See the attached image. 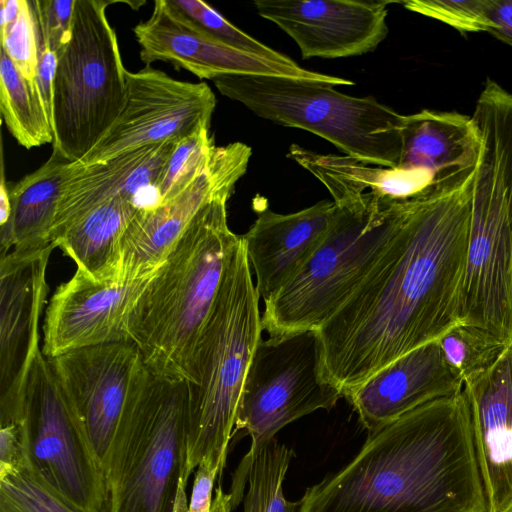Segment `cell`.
<instances>
[{
  "label": "cell",
  "instance_id": "1",
  "mask_svg": "<svg viewBox=\"0 0 512 512\" xmlns=\"http://www.w3.org/2000/svg\"><path fill=\"white\" fill-rule=\"evenodd\" d=\"M474 171L411 198L379 260L318 330L324 374L343 397L460 323Z\"/></svg>",
  "mask_w": 512,
  "mask_h": 512
},
{
  "label": "cell",
  "instance_id": "2",
  "mask_svg": "<svg viewBox=\"0 0 512 512\" xmlns=\"http://www.w3.org/2000/svg\"><path fill=\"white\" fill-rule=\"evenodd\" d=\"M299 502V512H488L464 389L369 435Z\"/></svg>",
  "mask_w": 512,
  "mask_h": 512
},
{
  "label": "cell",
  "instance_id": "3",
  "mask_svg": "<svg viewBox=\"0 0 512 512\" xmlns=\"http://www.w3.org/2000/svg\"><path fill=\"white\" fill-rule=\"evenodd\" d=\"M230 197H217L195 215L133 309L130 342L157 378L191 381L197 343L240 238L228 226Z\"/></svg>",
  "mask_w": 512,
  "mask_h": 512
},
{
  "label": "cell",
  "instance_id": "4",
  "mask_svg": "<svg viewBox=\"0 0 512 512\" xmlns=\"http://www.w3.org/2000/svg\"><path fill=\"white\" fill-rule=\"evenodd\" d=\"M471 118L480 148L459 322L512 344V94L487 79Z\"/></svg>",
  "mask_w": 512,
  "mask_h": 512
},
{
  "label": "cell",
  "instance_id": "5",
  "mask_svg": "<svg viewBox=\"0 0 512 512\" xmlns=\"http://www.w3.org/2000/svg\"><path fill=\"white\" fill-rule=\"evenodd\" d=\"M260 297L240 236L197 343L187 383L184 481L201 461L223 470L249 365L262 339Z\"/></svg>",
  "mask_w": 512,
  "mask_h": 512
},
{
  "label": "cell",
  "instance_id": "6",
  "mask_svg": "<svg viewBox=\"0 0 512 512\" xmlns=\"http://www.w3.org/2000/svg\"><path fill=\"white\" fill-rule=\"evenodd\" d=\"M411 198L398 200L367 191L353 201L335 204L332 222L315 251L264 302L263 330L268 335L319 330L379 260Z\"/></svg>",
  "mask_w": 512,
  "mask_h": 512
},
{
  "label": "cell",
  "instance_id": "7",
  "mask_svg": "<svg viewBox=\"0 0 512 512\" xmlns=\"http://www.w3.org/2000/svg\"><path fill=\"white\" fill-rule=\"evenodd\" d=\"M212 81L222 95L261 118L309 131L364 163L399 167L404 115L372 96L282 76L222 75Z\"/></svg>",
  "mask_w": 512,
  "mask_h": 512
},
{
  "label": "cell",
  "instance_id": "8",
  "mask_svg": "<svg viewBox=\"0 0 512 512\" xmlns=\"http://www.w3.org/2000/svg\"><path fill=\"white\" fill-rule=\"evenodd\" d=\"M186 382L148 375L123 416L103 468V512H174L184 481Z\"/></svg>",
  "mask_w": 512,
  "mask_h": 512
},
{
  "label": "cell",
  "instance_id": "9",
  "mask_svg": "<svg viewBox=\"0 0 512 512\" xmlns=\"http://www.w3.org/2000/svg\"><path fill=\"white\" fill-rule=\"evenodd\" d=\"M111 1L75 0L70 39L52 82L53 150L83 158L106 134L126 101V73L106 17Z\"/></svg>",
  "mask_w": 512,
  "mask_h": 512
},
{
  "label": "cell",
  "instance_id": "10",
  "mask_svg": "<svg viewBox=\"0 0 512 512\" xmlns=\"http://www.w3.org/2000/svg\"><path fill=\"white\" fill-rule=\"evenodd\" d=\"M318 330H300L261 339L242 389L234 432L245 429L251 446L240 461L231 486L236 508L254 458L287 424L316 410H331L343 397L323 369ZM233 432V433H234Z\"/></svg>",
  "mask_w": 512,
  "mask_h": 512
},
{
  "label": "cell",
  "instance_id": "11",
  "mask_svg": "<svg viewBox=\"0 0 512 512\" xmlns=\"http://www.w3.org/2000/svg\"><path fill=\"white\" fill-rule=\"evenodd\" d=\"M30 470L79 512H103V471L48 358H34L22 396Z\"/></svg>",
  "mask_w": 512,
  "mask_h": 512
},
{
  "label": "cell",
  "instance_id": "12",
  "mask_svg": "<svg viewBox=\"0 0 512 512\" xmlns=\"http://www.w3.org/2000/svg\"><path fill=\"white\" fill-rule=\"evenodd\" d=\"M59 389L103 471L132 398L150 374L130 342L72 350L48 358Z\"/></svg>",
  "mask_w": 512,
  "mask_h": 512
},
{
  "label": "cell",
  "instance_id": "13",
  "mask_svg": "<svg viewBox=\"0 0 512 512\" xmlns=\"http://www.w3.org/2000/svg\"><path fill=\"white\" fill-rule=\"evenodd\" d=\"M126 101L118 118L79 161L89 166L143 146L181 140L209 127L216 98L205 83L174 79L146 66L126 73Z\"/></svg>",
  "mask_w": 512,
  "mask_h": 512
},
{
  "label": "cell",
  "instance_id": "14",
  "mask_svg": "<svg viewBox=\"0 0 512 512\" xmlns=\"http://www.w3.org/2000/svg\"><path fill=\"white\" fill-rule=\"evenodd\" d=\"M251 154V148L241 142L215 146L180 192L164 202L140 208L121 238L119 278L155 274L195 215L217 197L233 194Z\"/></svg>",
  "mask_w": 512,
  "mask_h": 512
},
{
  "label": "cell",
  "instance_id": "15",
  "mask_svg": "<svg viewBox=\"0 0 512 512\" xmlns=\"http://www.w3.org/2000/svg\"><path fill=\"white\" fill-rule=\"evenodd\" d=\"M54 244L0 258V425L22 422V396L40 347L46 272Z\"/></svg>",
  "mask_w": 512,
  "mask_h": 512
},
{
  "label": "cell",
  "instance_id": "16",
  "mask_svg": "<svg viewBox=\"0 0 512 512\" xmlns=\"http://www.w3.org/2000/svg\"><path fill=\"white\" fill-rule=\"evenodd\" d=\"M141 47L140 58L150 66L169 62L200 79L222 75H268L313 80L333 86L353 85L337 76L302 68L296 62L284 64L234 49L196 27L168 0H156L150 17L133 29Z\"/></svg>",
  "mask_w": 512,
  "mask_h": 512
},
{
  "label": "cell",
  "instance_id": "17",
  "mask_svg": "<svg viewBox=\"0 0 512 512\" xmlns=\"http://www.w3.org/2000/svg\"><path fill=\"white\" fill-rule=\"evenodd\" d=\"M153 276L95 282L76 271L57 288L45 310L43 354L53 358L80 348L130 342L131 314Z\"/></svg>",
  "mask_w": 512,
  "mask_h": 512
},
{
  "label": "cell",
  "instance_id": "18",
  "mask_svg": "<svg viewBox=\"0 0 512 512\" xmlns=\"http://www.w3.org/2000/svg\"><path fill=\"white\" fill-rule=\"evenodd\" d=\"M394 1L255 0L258 15L290 36L303 59L345 58L374 51L388 35Z\"/></svg>",
  "mask_w": 512,
  "mask_h": 512
},
{
  "label": "cell",
  "instance_id": "19",
  "mask_svg": "<svg viewBox=\"0 0 512 512\" xmlns=\"http://www.w3.org/2000/svg\"><path fill=\"white\" fill-rule=\"evenodd\" d=\"M463 388L464 383L447 365L437 340L393 360L344 397L372 435L406 413Z\"/></svg>",
  "mask_w": 512,
  "mask_h": 512
},
{
  "label": "cell",
  "instance_id": "20",
  "mask_svg": "<svg viewBox=\"0 0 512 512\" xmlns=\"http://www.w3.org/2000/svg\"><path fill=\"white\" fill-rule=\"evenodd\" d=\"M488 512L512 508V345L464 384Z\"/></svg>",
  "mask_w": 512,
  "mask_h": 512
},
{
  "label": "cell",
  "instance_id": "21",
  "mask_svg": "<svg viewBox=\"0 0 512 512\" xmlns=\"http://www.w3.org/2000/svg\"><path fill=\"white\" fill-rule=\"evenodd\" d=\"M336 211L322 200L300 211L280 214L268 207L242 236L259 297L272 298L305 264L327 232Z\"/></svg>",
  "mask_w": 512,
  "mask_h": 512
},
{
  "label": "cell",
  "instance_id": "22",
  "mask_svg": "<svg viewBox=\"0 0 512 512\" xmlns=\"http://www.w3.org/2000/svg\"><path fill=\"white\" fill-rule=\"evenodd\" d=\"M177 140L147 145L89 166L70 162L51 232V242L69 226L99 205L122 196L133 200L149 187H155L159 175L177 144ZM139 206V205H138Z\"/></svg>",
  "mask_w": 512,
  "mask_h": 512
},
{
  "label": "cell",
  "instance_id": "23",
  "mask_svg": "<svg viewBox=\"0 0 512 512\" xmlns=\"http://www.w3.org/2000/svg\"><path fill=\"white\" fill-rule=\"evenodd\" d=\"M480 138L471 117L424 109L404 115L398 168L423 170L445 180L475 168Z\"/></svg>",
  "mask_w": 512,
  "mask_h": 512
},
{
  "label": "cell",
  "instance_id": "24",
  "mask_svg": "<svg viewBox=\"0 0 512 512\" xmlns=\"http://www.w3.org/2000/svg\"><path fill=\"white\" fill-rule=\"evenodd\" d=\"M288 157L317 178L335 204L355 200L367 191L408 199L442 181L428 171L371 165L348 155L321 154L297 144L290 146Z\"/></svg>",
  "mask_w": 512,
  "mask_h": 512
},
{
  "label": "cell",
  "instance_id": "25",
  "mask_svg": "<svg viewBox=\"0 0 512 512\" xmlns=\"http://www.w3.org/2000/svg\"><path fill=\"white\" fill-rule=\"evenodd\" d=\"M69 173L70 162L53 150L38 169L8 188L11 213L0 229L1 256L53 244L51 232Z\"/></svg>",
  "mask_w": 512,
  "mask_h": 512
},
{
  "label": "cell",
  "instance_id": "26",
  "mask_svg": "<svg viewBox=\"0 0 512 512\" xmlns=\"http://www.w3.org/2000/svg\"><path fill=\"white\" fill-rule=\"evenodd\" d=\"M140 207L116 197L94 208L59 235L54 245L76 264V271L95 282L121 280V238Z\"/></svg>",
  "mask_w": 512,
  "mask_h": 512
},
{
  "label": "cell",
  "instance_id": "27",
  "mask_svg": "<svg viewBox=\"0 0 512 512\" xmlns=\"http://www.w3.org/2000/svg\"><path fill=\"white\" fill-rule=\"evenodd\" d=\"M0 111L3 122L26 149L54 142L51 114L37 82L25 78L0 49Z\"/></svg>",
  "mask_w": 512,
  "mask_h": 512
},
{
  "label": "cell",
  "instance_id": "28",
  "mask_svg": "<svg viewBox=\"0 0 512 512\" xmlns=\"http://www.w3.org/2000/svg\"><path fill=\"white\" fill-rule=\"evenodd\" d=\"M295 453L274 438L254 458L248 474L244 512H299L300 502L285 499L282 484Z\"/></svg>",
  "mask_w": 512,
  "mask_h": 512
},
{
  "label": "cell",
  "instance_id": "29",
  "mask_svg": "<svg viewBox=\"0 0 512 512\" xmlns=\"http://www.w3.org/2000/svg\"><path fill=\"white\" fill-rule=\"evenodd\" d=\"M449 368L465 384L491 368L512 344L481 327L458 323L438 339Z\"/></svg>",
  "mask_w": 512,
  "mask_h": 512
},
{
  "label": "cell",
  "instance_id": "30",
  "mask_svg": "<svg viewBox=\"0 0 512 512\" xmlns=\"http://www.w3.org/2000/svg\"><path fill=\"white\" fill-rule=\"evenodd\" d=\"M1 48L18 71L37 82V27L29 0H1Z\"/></svg>",
  "mask_w": 512,
  "mask_h": 512
},
{
  "label": "cell",
  "instance_id": "31",
  "mask_svg": "<svg viewBox=\"0 0 512 512\" xmlns=\"http://www.w3.org/2000/svg\"><path fill=\"white\" fill-rule=\"evenodd\" d=\"M168 1L196 27L234 49L284 64L295 62L240 30L201 0Z\"/></svg>",
  "mask_w": 512,
  "mask_h": 512
},
{
  "label": "cell",
  "instance_id": "32",
  "mask_svg": "<svg viewBox=\"0 0 512 512\" xmlns=\"http://www.w3.org/2000/svg\"><path fill=\"white\" fill-rule=\"evenodd\" d=\"M215 146L214 139L209 134V127L201 128L179 140L155 184L157 203L168 200L187 186L200 171Z\"/></svg>",
  "mask_w": 512,
  "mask_h": 512
},
{
  "label": "cell",
  "instance_id": "33",
  "mask_svg": "<svg viewBox=\"0 0 512 512\" xmlns=\"http://www.w3.org/2000/svg\"><path fill=\"white\" fill-rule=\"evenodd\" d=\"M0 512H79L30 469L0 476Z\"/></svg>",
  "mask_w": 512,
  "mask_h": 512
},
{
  "label": "cell",
  "instance_id": "34",
  "mask_svg": "<svg viewBox=\"0 0 512 512\" xmlns=\"http://www.w3.org/2000/svg\"><path fill=\"white\" fill-rule=\"evenodd\" d=\"M405 9L439 20L460 33L488 32L489 0H409Z\"/></svg>",
  "mask_w": 512,
  "mask_h": 512
},
{
  "label": "cell",
  "instance_id": "35",
  "mask_svg": "<svg viewBox=\"0 0 512 512\" xmlns=\"http://www.w3.org/2000/svg\"><path fill=\"white\" fill-rule=\"evenodd\" d=\"M37 37L58 57L69 42L75 0H32Z\"/></svg>",
  "mask_w": 512,
  "mask_h": 512
},
{
  "label": "cell",
  "instance_id": "36",
  "mask_svg": "<svg viewBox=\"0 0 512 512\" xmlns=\"http://www.w3.org/2000/svg\"><path fill=\"white\" fill-rule=\"evenodd\" d=\"M30 469L23 422L0 425V476Z\"/></svg>",
  "mask_w": 512,
  "mask_h": 512
},
{
  "label": "cell",
  "instance_id": "37",
  "mask_svg": "<svg viewBox=\"0 0 512 512\" xmlns=\"http://www.w3.org/2000/svg\"><path fill=\"white\" fill-rule=\"evenodd\" d=\"M222 469L208 460L200 462L196 468L187 512H210L212 505V490L215 479Z\"/></svg>",
  "mask_w": 512,
  "mask_h": 512
},
{
  "label": "cell",
  "instance_id": "38",
  "mask_svg": "<svg viewBox=\"0 0 512 512\" xmlns=\"http://www.w3.org/2000/svg\"><path fill=\"white\" fill-rule=\"evenodd\" d=\"M488 33L512 47V0H489Z\"/></svg>",
  "mask_w": 512,
  "mask_h": 512
},
{
  "label": "cell",
  "instance_id": "39",
  "mask_svg": "<svg viewBox=\"0 0 512 512\" xmlns=\"http://www.w3.org/2000/svg\"><path fill=\"white\" fill-rule=\"evenodd\" d=\"M57 63L58 56L40 39H38L37 83L50 114L52 104V82Z\"/></svg>",
  "mask_w": 512,
  "mask_h": 512
},
{
  "label": "cell",
  "instance_id": "40",
  "mask_svg": "<svg viewBox=\"0 0 512 512\" xmlns=\"http://www.w3.org/2000/svg\"><path fill=\"white\" fill-rule=\"evenodd\" d=\"M186 485L182 484L179 488L175 502L174 512H187L188 502L186 496ZM231 496L223 491L219 485L215 491V497L212 501L210 512H231Z\"/></svg>",
  "mask_w": 512,
  "mask_h": 512
},
{
  "label": "cell",
  "instance_id": "41",
  "mask_svg": "<svg viewBox=\"0 0 512 512\" xmlns=\"http://www.w3.org/2000/svg\"><path fill=\"white\" fill-rule=\"evenodd\" d=\"M10 213L11 204L9 199V190L2 173V180L0 185V225H3L9 219Z\"/></svg>",
  "mask_w": 512,
  "mask_h": 512
},
{
  "label": "cell",
  "instance_id": "42",
  "mask_svg": "<svg viewBox=\"0 0 512 512\" xmlns=\"http://www.w3.org/2000/svg\"><path fill=\"white\" fill-rule=\"evenodd\" d=\"M508 512H512V508Z\"/></svg>",
  "mask_w": 512,
  "mask_h": 512
}]
</instances>
